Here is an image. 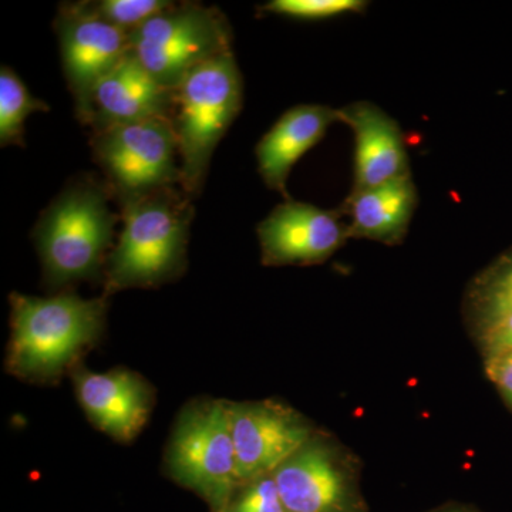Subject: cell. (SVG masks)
Returning <instances> with one entry per match:
<instances>
[{
  "label": "cell",
  "instance_id": "cell-1",
  "mask_svg": "<svg viewBox=\"0 0 512 512\" xmlns=\"http://www.w3.org/2000/svg\"><path fill=\"white\" fill-rule=\"evenodd\" d=\"M6 369L33 383H53L93 348L106 325L107 296L83 299L72 292L50 298L10 295Z\"/></svg>",
  "mask_w": 512,
  "mask_h": 512
},
{
  "label": "cell",
  "instance_id": "cell-2",
  "mask_svg": "<svg viewBox=\"0 0 512 512\" xmlns=\"http://www.w3.org/2000/svg\"><path fill=\"white\" fill-rule=\"evenodd\" d=\"M192 218V198L180 185L123 205V231L104 268V296L130 288H156L180 278L187 268Z\"/></svg>",
  "mask_w": 512,
  "mask_h": 512
},
{
  "label": "cell",
  "instance_id": "cell-3",
  "mask_svg": "<svg viewBox=\"0 0 512 512\" xmlns=\"http://www.w3.org/2000/svg\"><path fill=\"white\" fill-rule=\"evenodd\" d=\"M110 197L106 184L86 175L67 185L40 215L33 239L50 289L101 278L119 220Z\"/></svg>",
  "mask_w": 512,
  "mask_h": 512
},
{
  "label": "cell",
  "instance_id": "cell-4",
  "mask_svg": "<svg viewBox=\"0 0 512 512\" xmlns=\"http://www.w3.org/2000/svg\"><path fill=\"white\" fill-rule=\"evenodd\" d=\"M242 100L244 83L234 52L202 63L174 90L181 188L191 198L200 195L215 147L237 119Z\"/></svg>",
  "mask_w": 512,
  "mask_h": 512
},
{
  "label": "cell",
  "instance_id": "cell-5",
  "mask_svg": "<svg viewBox=\"0 0 512 512\" xmlns=\"http://www.w3.org/2000/svg\"><path fill=\"white\" fill-rule=\"evenodd\" d=\"M130 52L161 86L174 92L202 63L232 52V30L220 9L174 3L130 33Z\"/></svg>",
  "mask_w": 512,
  "mask_h": 512
},
{
  "label": "cell",
  "instance_id": "cell-6",
  "mask_svg": "<svg viewBox=\"0 0 512 512\" xmlns=\"http://www.w3.org/2000/svg\"><path fill=\"white\" fill-rule=\"evenodd\" d=\"M165 466L178 484L201 495L212 510L228 512L241 484L227 402L198 403L181 413Z\"/></svg>",
  "mask_w": 512,
  "mask_h": 512
},
{
  "label": "cell",
  "instance_id": "cell-7",
  "mask_svg": "<svg viewBox=\"0 0 512 512\" xmlns=\"http://www.w3.org/2000/svg\"><path fill=\"white\" fill-rule=\"evenodd\" d=\"M94 160L121 207L160 188L180 185L173 119L156 117L93 130Z\"/></svg>",
  "mask_w": 512,
  "mask_h": 512
},
{
  "label": "cell",
  "instance_id": "cell-8",
  "mask_svg": "<svg viewBox=\"0 0 512 512\" xmlns=\"http://www.w3.org/2000/svg\"><path fill=\"white\" fill-rule=\"evenodd\" d=\"M55 29L77 119L90 126L94 89L130 53V35L99 18L87 2L64 3Z\"/></svg>",
  "mask_w": 512,
  "mask_h": 512
},
{
  "label": "cell",
  "instance_id": "cell-9",
  "mask_svg": "<svg viewBox=\"0 0 512 512\" xmlns=\"http://www.w3.org/2000/svg\"><path fill=\"white\" fill-rule=\"evenodd\" d=\"M241 487L274 473L313 437L301 414L284 404L227 402Z\"/></svg>",
  "mask_w": 512,
  "mask_h": 512
},
{
  "label": "cell",
  "instance_id": "cell-10",
  "mask_svg": "<svg viewBox=\"0 0 512 512\" xmlns=\"http://www.w3.org/2000/svg\"><path fill=\"white\" fill-rule=\"evenodd\" d=\"M272 476L288 512H359L355 474L335 444L313 434Z\"/></svg>",
  "mask_w": 512,
  "mask_h": 512
},
{
  "label": "cell",
  "instance_id": "cell-11",
  "mask_svg": "<svg viewBox=\"0 0 512 512\" xmlns=\"http://www.w3.org/2000/svg\"><path fill=\"white\" fill-rule=\"evenodd\" d=\"M256 234L266 266L322 264L350 238L342 211L322 210L292 198L275 207Z\"/></svg>",
  "mask_w": 512,
  "mask_h": 512
},
{
  "label": "cell",
  "instance_id": "cell-12",
  "mask_svg": "<svg viewBox=\"0 0 512 512\" xmlns=\"http://www.w3.org/2000/svg\"><path fill=\"white\" fill-rule=\"evenodd\" d=\"M74 389L94 426L111 439L128 443L147 423L154 396L150 384L130 370L93 373L73 367Z\"/></svg>",
  "mask_w": 512,
  "mask_h": 512
},
{
  "label": "cell",
  "instance_id": "cell-13",
  "mask_svg": "<svg viewBox=\"0 0 512 512\" xmlns=\"http://www.w3.org/2000/svg\"><path fill=\"white\" fill-rule=\"evenodd\" d=\"M340 123L355 136V184L366 190L410 174L406 140L399 123L369 101H356L339 109Z\"/></svg>",
  "mask_w": 512,
  "mask_h": 512
},
{
  "label": "cell",
  "instance_id": "cell-14",
  "mask_svg": "<svg viewBox=\"0 0 512 512\" xmlns=\"http://www.w3.org/2000/svg\"><path fill=\"white\" fill-rule=\"evenodd\" d=\"M336 121H340L339 109L320 104H301L282 114L255 148L258 171L266 187L291 200L286 183L293 165L318 146Z\"/></svg>",
  "mask_w": 512,
  "mask_h": 512
},
{
  "label": "cell",
  "instance_id": "cell-15",
  "mask_svg": "<svg viewBox=\"0 0 512 512\" xmlns=\"http://www.w3.org/2000/svg\"><path fill=\"white\" fill-rule=\"evenodd\" d=\"M174 92L165 89L131 55L107 74L93 93V130L116 124L168 117L173 119Z\"/></svg>",
  "mask_w": 512,
  "mask_h": 512
},
{
  "label": "cell",
  "instance_id": "cell-16",
  "mask_svg": "<svg viewBox=\"0 0 512 512\" xmlns=\"http://www.w3.org/2000/svg\"><path fill=\"white\" fill-rule=\"evenodd\" d=\"M417 204L419 194L410 173L377 187L350 192L340 211L348 221L350 238L397 245L409 231Z\"/></svg>",
  "mask_w": 512,
  "mask_h": 512
},
{
  "label": "cell",
  "instance_id": "cell-17",
  "mask_svg": "<svg viewBox=\"0 0 512 512\" xmlns=\"http://www.w3.org/2000/svg\"><path fill=\"white\" fill-rule=\"evenodd\" d=\"M467 306L477 329L512 311V252L498 259L473 282Z\"/></svg>",
  "mask_w": 512,
  "mask_h": 512
},
{
  "label": "cell",
  "instance_id": "cell-18",
  "mask_svg": "<svg viewBox=\"0 0 512 512\" xmlns=\"http://www.w3.org/2000/svg\"><path fill=\"white\" fill-rule=\"evenodd\" d=\"M49 104L30 94L22 79L8 66L0 70V143L25 146V121L36 111H49Z\"/></svg>",
  "mask_w": 512,
  "mask_h": 512
},
{
  "label": "cell",
  "instance_id": "cell-19",
  "mask_svg": "<svg viewBox=\"0 0 512 512\" xmlns=\"http://www.w3.org/2000/svg\"><path fill=\"white\" fill-rule=\"evenodd\" d=\"M174 2L167 0H99L87 2V6L99 18L106 20L128 35L141 28L148 20L171 8Z\"/></svg>",
  "mask_w": 512,
  "mask_h": 512
},
{
  "label": "cell",
  "instance_id": "cell-20",
  "mask_svg": "<svg viewBox=\"0 0 512 512\" xmlns=\"http://www.w3.org/2000/svg\"><path fill=\"white\" fill-rule=\"evenodd\" d=\"M369 3L363 0H271L259 6L264 13L298 20H326L362 13Z\"/></svg>",
  "mask_w": 512,
  "mask_h": 512
},
{
  "label": "cell",
  "instance_id": "cell-21",
  "mask_svg": "<svg viewBox=\"0 0 512 512\" xmlns=\"http://www.w3.org/2000/svg\"><path fill=\"white\" fill-rule=\"evenodd\" d=\"M228 512H288L272 474L256 478L242 487Z\"/></svg>",
  "mask_w": 512,
  "mask_h": 512
},
{
  "label": "cell",
  "instance_id": "cell-22",
  "mask_svg": "<svg viewBox=\"0 0 512 512\" xmlns=\"http://www.w3.org/2000/svg\"><path fill=\"white\" fill-rule=\"evenodd\" d=\"M485 355L488 357L511 355L512 311L478 329Z\"/></svg>",
  "mask_w": 512,
  "mask_h": 512
},
{
  "label": "cell",
  "instance_id": "cell-23",
  "mask_svg": "<svg viewBox=\"0 0 512 512\" xmlns=\"http://www.w3.org/2000/svg\"><path fill=\"white\" fill-rule=\"evenodd\" d=\"M485 372L497 386L498 392L512 409V353L511 355L488 357Z\"/></svg>",
  "mask_w": 512,
  "mask_h": 512
},
{
  "label": "cell",
  "instance_id": "cell-24",
  "mask_svg": "<svg viewBox=\"0 0 512 512\" xmlns=\"http://www.w3.org/2000/svg\"><path fill=\"white\" fill-rule=\"evenodd\" d=\"M444 512H463V511H444Z\"/></svg>",
  "mask_w": 512,
  "mask_h": 512
}]
</instances>
